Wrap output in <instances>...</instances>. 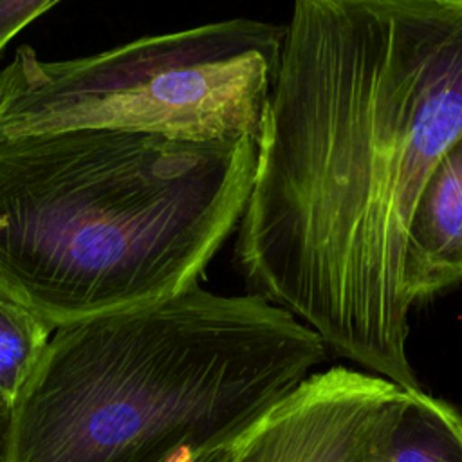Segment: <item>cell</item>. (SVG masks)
<instances>
[{"label": "cell", "instance_id": "3", "mask_svg": "<svg viewBox=\"0 0 462 462\" xmlns=\"http://www.w3.org/2000/svg\"><path fill=\"white\" fill-rule=\"evenodd\" d=\"M327 359L287 309L200 285L63 325L11 410L7 462H161L231 440Z\"/></svg>", "mask_w": 462, "mask_h": 462}, {"label": "cell", "instance_id": "7", "mask_svg": "<svg viewBox=\"0 0 462 462\" xmlns=\"http://www.w3.org/2000/svg\"><path fill=\"white\" fill-rule=\"evenodd\" d=\"M384 462H462V411L424 390L411 392Z\"/></svg>", "mask_w": 462, "mask_h": 462}, {"label": "cell", "instance_id": "4", "mask_svg": "<svg viewBox=\"0 0 462 462\" xmlns=\"http://www.w3.org/2000/svg\"><path fill=\"white\" fill-rule=\"evenodd\" d=\"M283 34L273 22L231 18L70 60L22 45L0 69V141L78 128L258 141Z\"/></svg>", "mask_w": 462, "mask_h": 462}, {"label": "cell", "instance_id": "8", "mask_svg": "<svg viewBox=\"0 0 462 462\" xmlns=\"http://www.w3.org/2000/svg\"><path fill=\"white\" fill-rule=\"evenodd\" d=\"M52 328L0 294V401L11 410L36 370Z\"/></svg>", "mask_w": 462, "mask_h": 462}, {"label": "cell", "instance_id": "11", "mask_svg": "<svg viewBox=\"0 0 462 462\" xmlns=\"http://www.w3.org/2000/svg\"><path fill=\"white\" fill-rule=\"evenodd\" d=\"M9 422H11V408L0 401V462H7Z\"/></svg>", "mask_w": 462, "mask_h": 462}, {"label": "cell", "instance_id": "9", "mask_svg": "<svg viewBox=\"0 0 462 462\" xmlns=\"http://www.w3.org/2000/svg\"><path fill=\"white\" fill-rule=\"evenodd\" d=\"M56 5V0H0V52L22 29Z\"/></svg>", "mask_w": 462, "mask_h": 462}, {"label": "cell", "instance_id": "6", "mask_svg": "<svg viewBox=\"0 0 462 462\" xmlns=\"http://www.w3.org/2000/svg\"><path fill=\"white\" fill-rule=\"evenodd\" d=\"M462 283V135L420 191L408 226L402 287L408 303Z\"/></svg>", "mask_w": 462, "mask_h": 462}, {"label": "cell", "instance_id": "2", "mask_svg": "<svg viewBox=\"0 0 462 462\" xmlns=\"http://www.w3.org/2000/svg\"><path fill=\"white\" fill-rule=\"evenodd\" d=\"M254 168V139L0 141V294L52 330L177 296L236 231Z\"/></svg>", "mask_w": 462, "mask_h": 462}, {"label": "cell", "instance_id": "5", "mask_svg": "<svg viewBox=\"0 0 462 462\" xmlns=\"http://www.w3.org/2000/svg\"><path fill=\"white\" fill-rule=\"evenodd\" d=\"M410 395L375 374L318 370L236 437L229 462H384Z\"/></svg>", "mask_w": 462, "mask_h": 462}, {"label": "cell", "instance_id": "1", "mask_svg": "<svg viewBox=\"0 0 462 462\" xmlns=\"http://www.w3.org/2000/svg\"><path fill=\"white\" fill-rule=\"evenodd\" d=\"M235 260L328 352L406 392L413 208L462 135V0H300Z\"/></svg>", "mask_w": 462, "mask_h": 462}, {"label": "cell", "instance_id": "10", "mask_svg": "<svg viewBox=\"0 0 462 462\" xmlns=\"http://www.w3.org/2000/svg\"><path fill=\"white\" fill-rule=\"evenodd\" d=\"M236 437L224 442H211L202 446H182L161 462H229L235 451Z\"/></svg>", "mask_w": 462, "mask_h": 462}]
</instances>
